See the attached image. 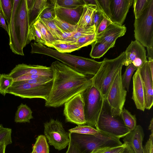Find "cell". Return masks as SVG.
Listing matches in <instances>:
<instances>
[{
	"label": "cell",
	"mask_w": 153,
	"mask_h": 153,
	"mask_svg": "<svg viewBox=\"0 0 153 153\" xmlns=\"http://www.w3.org/2000/svg\"><path fill=\"white\" fill-rule=\"evenodd\" d=\"M53 73V84L47 107H59L72 98L81 94L92 85L91 78L79 73L58 60L51 66Z\"/></svg>",
	"instance_id": "1"
},
{
	"label": "cell",
	"mask_w": 153,
	"mask_h": 153,
	"mask_svg": "<svg viewBox=\"0 0 153 153\" xmlns=\"http://www.w3.org/2000/svg\"><path fill=\"white\" fill-rule=\"evenodd\" d=\"M13 4L10 20L7 25L9 45L13 53L23 56V49L30 43L27 0H13Z\"/></svg>",
	"instance_id": "2"
},
{
	"label": "cell",
	"mask_w": 153,
	"mask_h": 153,
	"mask_svg": "<svg viewBox=\"0 0 153 153\" xmlns=\"http://www.w3.org/2000/svg\"><path fill=\"white\" fill-rule=\"evenodd\" d=\"M30 45L31 53L40 54L51 56L83 75L94 76L102 63V61L97 62L88 58L59 52L40 43L34 42L31 43Z\"/></svg>",
	"instance_id": "3"
},
{
	"label": "cell",
	"mask_w": 153,
	"mask_h": 153,
	"mask_svg": "<svg viewBox=\"0 0 153 153\" xmlns=\"http://www.w3.org/2000/svg\"><path fill=\"white\" fill-rule=\"evenodd\" d=\"M125 59V51L115 59L104 58L97 73L91 78L92 84L100 91L104 99L115 76L122 69Z\"/></svg>",
	"instance_id": "4"
},
{
	"label": "cell",
	"mask_w": 153,
	"mask_h": 153,
	"mask_svg": "<svg viewBox=\"0 0 153 153\" xmlns=\"http://www.w3.org/2000/svg\"><path fill=\"white\" fill-rule=\"evenodd\" d=\"M95 127L101 133L119 139L124 137L130 131L120 116L113 117L111 115L105 99Z\"/></svg>",
	"instance_id": "5"
},
{
	"label": "cell",
	"mask_w": 153,
	"mask_h": 153,
	"mask_svg": "<svg viewBox=\"0 0 153 153\" xmlns=\"http://www.w3.org/2000/svg\"><path fill=\"white\" fill-rule=\"evenodd\" d=\"M153 0L147 5L134 24L135 40L146 48H153Z\"/></svg>",
	"instance_id": "6"
},
{
	"label": "cell",
	"mask_w": 153,
	"mask_h": 153,
	"mask_svg": "<svg viewBox=\"0 0 153 153\" xmlns=\"http://www.w3.org/2000/svg\"><path fill=\"white\" fill-rule=\"evenodd\" d=\"M53 79L43 83H30L24 81L13 82L7 89L10 94L22 98H40L46 100L50 93Z\"/></svg>",
	"instance_id": "7"
},
{
	"label": "cell",
	"mask_w": 153,
	"mask_h": 153,
	"mask_svg": "<svg viewBox=\"0 0 153 153\" xmlns=\"http://www.w3.org/2000/svg\"><path fill=\"white\" fill-rule=\"evenodd\" d=\"M70 133L72 139L77 143L83 153H90L99 148L118 146L123 144L119 139L100 132L96 135Z\"/></svg>",
	"instance_id": "8"
},
{
	"label": "cell",
	"mask_w": 153,
	"mask_h": 153,
	"mask_svg": "<svg viewBox=\"0 0 153 153\" xmlns=\"http://www.w3.org/2000/svg\"><path fill=\"white\" fill-rule=\"evenodd\" d=\"M81 94L83 101L86 124L95 127L105 99L100 91L92 84Z\"/></svg>",
	"instance_id": "9"
},
{
	"label": "cell",
	"mask_w": 153,
	"mask_h": 153,
	"mask_svg": "<svg viewBox=\"0 0 153 153\" xmlns=\"http://www.w3.org/2000/svg\"><path fill=\"white\" fill-rule=\"evenodd\" d=\"M122 69L113 81L105 99L113 117L120 116L126 100L127 91L122 83Z\"/></svg>",
	"instance_id": "10"
},
{
	"label": "cell",
	"mask_w": 153,
	"mask_h": 153,
	"mask_svg": "<svg viewBox=\"0 0 153 153\" xmlns=\"http://www.w3.org/2000/svg\"><path fill=\"white\" fill-rule=\"evenodd\" d=\"M44 133L49 144L56 149L60 150L69 145V133L64 129L62 123L59 120L51 119L44 123Z\"/></svg>",
	"instance_id": "11"
},
{
	"label": "cell",
	"mask_w": 153,
	"mask_h": 153,
	"mask_svg": "<svg viewBox=\"0 0 153 153\" xmlns=\"http://www.w3.org/2000/svg\"><path fill=\"white\" fill-rule=\"evenodd\" d=\"M63 114L65 121L77 125H85L84 103L82 95L79 94L65 102Z\"/></svg>",
	"instance_id": "12"
},
{
	"label": "cell",
	"mask_w": 153,
	"mask_h": 153,
	"mask_svg": "<svg viewBox=\"0 0 153 153\" xmlns=\"http://www.w3.org/2000/svg\"><path fill=\"white\" fill-rule=\"evenodd\" d=\"M125 52L124 65L126 66L132 63L137 70L147 60L144 47L136 40L131 41Z\"/></svg>",
	"instance_id": "13"
},
{
	"label": "cell",
	"mask_w": 153,
	"mask_h": 153,
	"mask_svg": "<svg viewBox=\"0 0 153 153\" xmlns=\"http://www.w3.org/2000/svg\"><path fill=\"white\" fill-rule=\"evenodd\" d=\"M9 76L14 79L21 76L29 75H39L53 78V73L50 67L39 65L20 64L8 74Z\"/></svg>",
	"instance_id": "14"
},
{
	"label": "cell",
	"mask_w": 153,
	"mask_h": 153,
	"mask_svg": "<svg viewBox=\"0 0 153 153\" xmlns=\"http://www.w3.org/2000/svg\"><path fill=\"white\" fill-rule=\"evenodd\" d=\"M110 20L114 24L122 25L133 0H110Z\"/></svg>",
	"instance_id": "15"
},
{
	"label": "cell",
	"mask_w": 153,
	"mask_h": 153,
	"mask_svg": "<svg viewBox=\"0 0 153 153\" xmlns=\"http://www.w3.org/2000/svg\"><path fill=\"white\" fill-rule=\"evenodd\" d=\"M139 68L143 85L145 109L150 110L153 104V77L151 75L148 60Z\"/></svg>",
	"instance_id": "16"
},
{
	"label": "cell",
	"mask_w": 153,
	"mask_h": 153,
	"mask_svg": "<svg viewBox=\"0 0 153 153\" xmlns=\"http://www.w3.org/2000/svg\"><path fill=\"white\" fill-rule=\"evenodd\" d=\"M126 31V28L124 25H120L111 23L102 32L96 36L95 41L105 43L112 48L117 39L124 35Z\"/></svg>",
	"instance_id": "17"
},
{
	"label": "cell",
	"mask_w": 153,
	"mask_h": 153,
	"mask_svg": "<svg viewBox=\"0 0 153 153\" xmlns=\"http://www.w3.org/2000/svg\"><path fill=\"white\" fill-rule=\"evenodd\" d=\"M54 4L56 17L70 24L76 25L82 14L84 5L74 8H68L59 6L54 0H51Z\"/></svg>",
	"instance_id": "18"
},
{
	"label": "cell",
	"mask_w": 153,
	"mask_h": 153,
	"mask_svg": "<svg viewBox=\"0 0 153 153\" xmlns=\"http://www.w3.org/2000/svg\"><path fill=\"white\" fill-rule=\"evenodd\" d=\"M131 98L137 108L144 111L145 109L144 91L139 68L136 70L133 77V91Z\"/></svg>",
	"instance_id": "19"
},
{
	"label": "cell",
	"mask_w": 153,
	"mask_h": 153,
	"mask_svg": "<svg viewBox=\"0 0 153 153\" xmlns=\"http://www.w3.org/2000/svg\"><path fill=\"white\" fill-rule=\"evenodd\" d=\"M144 137L143 129L140 125L123 137V143L128 145L134 153H143V142Z\"/></svg>",
	"instance_id": "20"
},
{
	"label": "cell",
	"mask_w": 153,
	"mask_h": 153,
	"mask_svg": "<svg viewBox=\"0 0 153 153\" xmlns=\"http://www.w3.org/2000/svg\"><path fill=\"white\" fill-rule=\"evenodd\" d=\"M46 0H27L30 27L38 19L41 13L51 3Z\"/></svg>",
	"instance_id": "21"
},
{
	"label": "cell",
	"mask_w": 153,
	"mask_h": 153,
	"mask_svg": "<svg viewBox=\"0 0 153 153\" xmlns=\"http://www.w3.org/2000/svg\"><path fill=\"white\" fill-rule=\"evenodd\" d=\"M98 10L97 6L94 4H85L83 6V10L77 27H83L93 25L94 13Z\"/></svg>",
	"instance_id": "22"
},
{
	"label": "cell",
	"mask_w": 153,
	"mask_h": 153,
	"mask_svg": "<svg viewBox=\"0 0 153 153\" xmlns=\"http://www.w3.org/2000/svg\"><path fill=\"white\" fill-rule=\"evenodd\" d=\"M32 113L29 107L26 104L22 103L17 108L15 113L14 121L16 123H30V120L33 118Z\"/></svg>",
	"instance_id": "23"
},
{
	"label": "cell",
	"mask_w": 153,
	"mask_h": 153,
	"mask_svg": "<svg viewBox=\"0 0 153 153\" xmlns=\"http://www.w3.org/2000/svg\"><path fill=\"white\" fill-rule=\"evenodd\" d=\"M52 48L62 53H70L80 49L76 44V42H67L62 40H56L53 44Z\"/></svg>",
	"instance_id": "24"
},
{
	"label": "cell",
	"mask_w": 153,
	"mask_h": 153,
	"mask_svg": "<svg viewBox=\"0 0 153 153\" xmlns=\"http://www.w3.org/2000/svg\"><path fill=\"white\" fill-rule=\"evenodd\" d=\"M90 56L94 59H99L111 47L102 42L95 41L91 44Z\"/></svg>",
	"instance_id": "25"
},
{
	"label": "cell",
	"mask_w": 153,
	"mask_h": 153,
	"mask_svg": "<svg viewBox=\"0 0 153 153\" xmlns=\"http://www.w3.org/2000/svg\"><path fill=\"white\" fill-rule=\"evenodd\" d=\"M39 30L43 39L46 42V45L48 47L52 48V45L56 40L45 25L38 19L33 24Z\"/></svg>",
	"instance_id": "26"
},
{
	"label": "cell",
	"mask_w": 153,
	"mask_h": 153,
	"mask_svg": "<svg viewBox=\"0 0 153 153\" xmlns=\"http://www.w3.org/2000/svg\"><path fill=\"white\" fill-rule=\"evenodd\" d=\"M40 20L56 40H62L63 32L54 23L53 20L41 19Z\"/></svg>",
	"instance_id": "27"
},
{
	"label": "cell",
	"mask_w": 153,
	"mask_h": 153,
	"mask_svg": "<svg viewBox=\"0 0 153 153\" xmlns=\"http://www.w3.org/2000/svg\"><path fill=\"white\" fill-rule=\"evenodd\" d=\"M120 116L125 124L130 131L134 130L137 126L135 115H132L125 108H123Z\"/></svg>",
	"instance_id": "28"
},
{
	"label": "cell",
	"mask_w": 153,
	"mask_h": 153,
	"mask_svg": "<svg viewBox=\"0 0 153 153\" xmlns=\"http://www.w3.org/2000/svg\"><path fill=\"white\" fill-rule=\"evenodd\" d=\"M13 7V0H0V11L8 25L10 22Z\"/></svg>",
	"instance_id": "29"
},
{
	"label": "cell",
	"mask_w": 153,
	"mask_h": 153,
	"mask_svg": "<svg viewBox=\"0 0 153 153\" xmlns=\"http://www.w3.org/2000/svg\"><path fill=\"white\" fill-rule=\"evenodd\" d=\"M33 149L36 153H49V146L45 136L41 135L36 138Z\"/></svg>",
	"instance_id": "30"
},
{
	"label": "cell",
	"mask_w": 153,
	"mask_h": 153,
	"mask_svg": "<svg viewBox=\"0 0 153 153\" xmlns=\"http://www.w3.org/2000/svg\"><path fill=\"white\" fill-rule=\"evenodd\" d=\"M137 68L132 63L127 66L124 74L121 75L122 84L127 91H128L131 78L134 71Z\"/></svg>",
	"instance_id": "31"
},
{
	"label": "cell",
	"mask_w": 153,
	"mask_h": 153,
	"mask_svg": "<svg viewBox=\"0 0 153 153\" xmlns=\"http://www.w3.org/2000/svg\"><path fill=\"white\" fill-rule=\"evenodd\" d=\"M70 132L78 134L96 135L100 131L96 128L88 125H79L69 129Z\"/></svg>",
	"instance_id": "32"
},
{
	"label": "cell",
	"mask_w": 153,
	"mask_h": 153,
	"mask_svg": "<svg viewBox=\"0 0 153 153\" xmlns=\"http://www.w3.org/2000/svg\"><path fill=\"white\" fill-rule=\"evenodd\" d=\"M96 31L94 25L85 27H77L72 36V39L76 42L77 39L81 37L94 34L96 33Z\"/></svg>",
	"instance_id": "33"
},
{
	"label": "cell",
	"mask_w": 153,
	"mask_h": 153,
	"mask_svg": "<svg viewBox=\"0 0 153 153\" xmlns=\"http://www.w3.org/2000/svg\"><path fill=\"white\" fill-rule=\"evenodd\" d=\"M28 39L30 42L32 40L35 42L46 45V42L39 30L33 25L30 27Z\"/></svg>",
	"instance_id": "34"
},
{
	"label": "cell",
	"mask_w": 153,
	"mask_h": 153,
	"mask_svg": "<svg viewBox=\"0 0 153 153\" xmlns=\"http://www.w3.org/2000/svg\"><path fill=\"white\" fill-rule=\"evenodd\" d=\"M12 129L5 128L0 125V145L5 144L6 146L11 144L12 142L11 138Z\"/></svg>",
	"instance_id": "35"
},
{
	"label": "cell",
	"mask_w": 153,
	"mask_h": 153,
	"mask_svg": "<svg viewBox=\"0 0 153 153\" xmlns=\"http://www.w3.org/2000/svg\"><path fill=\"white\" fill-rule=\"evenodd\" d=\"M13 82V79L8 74L0 73V94L5 96L8 88Z\"/></svg>",
	"instance_id": "36"
},
{
	"label": "cell",
	"mask_w": 153,
	"mask_h": 153,
	"mask_svg": "<svg viewBox=\"0 0 153 153\" xmlns=\"http://www.w3.org/2000/svg\"><path fill=\"white\" fill-rule=\"evenodd\" d=\"M59 7L68 8H74L85 4L84 0H54Z\"/></svg>",
	"instance_id": "37"
},
{
	"label": "cell",
	"mask_w": 153,
	"mask_h": 153,
	"mask_svg": "<svg viewBox=\"0 0 153 153\" xmlns=\"http://www.w3.org/2000/svg\"><path fill=\"white\" fill-rule=\"evenodd\" d=\"M126 146V144L123 143L118 146L100 147L94 149L90 153H118L124 149Z\"/></svg>",
	"instance_id": "38"
},
{
	"label": "cell",
	"mask_w": 153,
	"mask_h": 153,
	"mask_svg": "<svg viewBox=\"0 0 153 153\" xmlns=\"http://www.w3.org/2000/svg\"><path fill=\"white\" fill-rule=\"evenodd\" d=\"M55 24L63 31L72 32L76 31L77 28V25H73L60 19L57 17L53 20Z\"/></svg>",
	"instance_id": "39"
},
{
	"label": "cell",
	"mask_w": 153,
	"mask_h": 153,
	"mask_svg": "<svg viewBox=\"0 0 153 153\" xmlns=\"http://www.w3.org/2000/svg\"><path fill=\"white\" fill-rule=\"evenodd\" d=\"M149 0H134L133 8L135 19L138 18L146 7Z\"/></svg>",
	"instance_id": "40"
},
{
	"label": "cell",
	"mask_w": 153,
	"mask_h": 153,
	"mask_svg": "<svg viewBox=\"0 0 153 153\" xmlns=\"http://www.w3.org/2000/svg\"><path fill=\"white\" fill-rule=\"evenodd\" d=\"M49 5L41 13L39 18L48 20H53L56 17L54 4L52 1Z\"/></svg>",
	"instance_id": "41"
},
{
	"label": "cell",
	"mask_w": 153,
	"mask_h": 153,
	"mask_svg": "<svg viewBox=\"0 0 153 153\" xmlns=\"http://www.w3.org/2000/svg\"><path fill=\"white\" fill-rule=\"evenodd\" d=\"M96 40V33L93 34L81 37L76 41V44L80 48L91 45Z\"/></svg>",
	"instance_id": "42"
},
{
	"label": "cell",
	"mask_w": 153,
	"mask_h": 153,
	"mask_svg": "<svg viewBox=\"0 0 153 153\" xmlns=\"http://www.w3.org/2000/svg\"><path fill=\"white\" fill-rule=\"evenodd\" d=\"M97 1L106 17L108 19L111 20V14L110 9V0H97Z\"/></svg>",
	"instance_id": "43"
},
{
	"label": "cell",
	"mask_w": 153,
	"mask_h": 153,
	"mask_svg": "<svg viewBox=\"0 0 153 153\" xmlns=\"http://www.w3.org/2000/svg\"><path fill=\"white\" fill-rule=\"evenodd\" d=\"M70 141L66 153H83L77 143L71 138L69 133Z\"/></svg>",
	"instance_id": "44"
},
{
	"label": "cell",
	"mask_w": 153,
	"mask_h": 153,
	"mask_svg": "<svg viewBox=\"0 0 153 153\" xmlns=\"http://www.w3.org/2000/svg\"><path fill=\"white\" fill-rule=\"evenodd\" d=\"M111 23H112L110 20L105 17H104L96 30V36L105 30L108 26Z\"/></svg>",
	"instance_id": "45"
},
{
	"label": "cell",
	"mask_w": 153,
	"mask_h": 153,
	"mask_svg": "<svg viewBox=\"0 0 153 153\" xmlns=\"http://www.w3.org/2000/svg\"><path fill=\"white\" fill-rule=\"evenodd\" d=\"M143 153H153V133H151L143 147Z\"/></svg>",
	"instance_id": "46"
},
{
	"label": "cell",
	"mask_w": 153,
	"mask_h": 153,
	"mask_svg": "<svg viewBox=\"0 0 153 153\" xmlns=\"http://www.w3.org/2000/svg\"><path fill=\"white\" fill-rule=\"evenodd\" d=\"M104 17L103 16L98 10L95 12L93 22V25L95 26L96 30Z\"/></svg>",
	"instance_id": "47"
},
{
	"label": "cell",
	"mask_w": 153,
	"mask_h": 153,
	"mask_svg": "<svg viewBox=\"0 0 153 153\" xmlns=\"http://www.w3.org/2000/svg\"><path fill=\"white\" fill-rule=\"evenodd\" d=\"M0 25L1 27L7 33H9L8 26L6 25L5 20L0 11Z\"/></svg>",
	"instance_id": "48"
},
{
	"label": "cell",
	"mask_w": 153,
	"mask_h": 153,
	"mask_svg": "<svg viewBox=\"0 0 153 153\" xmlns=\"http://www.w3.org/2000/svg\"><path fill=\"white\" fill-rule=\"evenodd\" d=\"M148 61L151 75L153 77V59L149 58Z\"/></svg>",
	"instance_id": "49"
},
{
	"label": "cell",
	"mask_w": 153,
	"mask_h": 153,
	"mask_svg": "<svg viewBox=\"0 0 153 153\" xmlns=\"http://www.w3.org/2000/svg\"><path fill=\"white\" fill-rule=\"evenodd\" d=\"M118 153H134V152L130 147L126 144V147L125 149Z\"/></svg>",
	"instance_id": "50"
},
{
	"label": "cell",
	"mask_w": 153,
	"mask_h": 153,
	"mask_svg": "<svg viewBox=\"0 0 153 153\" xmlns=\"http://www.w3.org/2000/svg\"><path fill=\"white\" fill-rule=\"evenodd\" d=\"M148 54L147 57L148 59H153V48H147Z\"/></svg>",
	"instance_id": "51"
},
{
	"label": "cell",
	"mask_w": 153,
	"mask_h": 153,
	"mask_svg": "<svg viewBox=\"0 0 153 153\" xmlns=\"http://www.w3.org/2000/svg\"><path fill=\"white\" fill-rule=\"evenodd\" d=\"M6 146L5 144L0 145V153H5Z\"/></svg>",
	"instance_id": "52"
},
{
	"label": "cell",
	"mask_w": 153,
	"mask_h": 153,
	"mask_svg": "<svg viewBox=\"0 0 153 153\" xmlns=\"http://www.w3.org/2000/svg\"><path fill=\"white\" fill-rule=\"evenodd\" d=\"M149 130H150L151 133H153V118H152L150 122L148 127Z\"/></svg>",
	"instance_id": "53"
},
{
	"label": "cell",
	"mask_w": 153,
	"mask_h": 153,
	"mask_svg": "<svg viewBox=\"0 0 153 153\" xmlns=\"http://www.w3.org/2000/svg\"><path fill=\"white\" fill-rule=\"evenodd\" d=\"M31 153H36L35 151L33 149V151Z\"/></svg>",
	"instance_id": "54"
},
{
	"label": "cell",
	"mask_w": 153,
	"mask_h": 153,
	"mask_svg": "<svg viewBox=\"0 0 153 153\" xmlns=\"http://www.w3.org/2000/svg\"><path fill=\"white\" fill-rule=\"evenodd\" d=\"M1 27V25H0V27Z\"/></svg>",
	"instance_id": "55"
}]
</instances>
